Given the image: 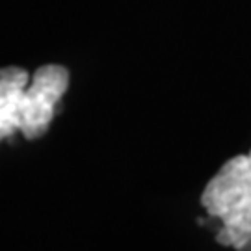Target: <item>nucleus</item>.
<instances>
[{
    "instance_id": "obj_1",
    "label": "nucleus",
    "mask_w": 251,
    "mask_h": 251,
    "mask_svg": "<svg viewBox=\"0 0 251 251\" xmlns=\"http://www.w3.org/2000/svg\"><path fill=\"white\" fill-rule=\"evenodd\" d=\"M67 88L69 69L60 63L41 65L32 78L23 67H4L0 71V136L6 140L21 132L26 140L41 138Z\"/></svg>"
},
{
    "instance_id": "obj_2",
    "label": "nucleus",
    "mask_w": 251,
    "mask_h": 251,
    "mask_svg": "<svg viewBox=\"0 0 251 251\" xmlns=\"http://www.w3.org/2000/svg\"><path fill=\"white\" fill-rule=\"evenodd\" d=\"M210 218L222 222L216 240L242 251L251 244V151L227 160L201 194Z\"/></svg>"
}]
</instances>
